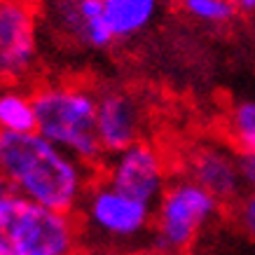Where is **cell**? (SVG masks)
I'll use <instances>...</instances> for the list:
<instances>
[{
    "mask_svg": "<svg viewBox=\"0 0 255 255\" xmlns=\"http://www.w3.org/2000/svg\"><path fill=\"white\" fill-rule=\"evenodd\" d=\"M0 169L16 197L66 213H78L87 190L96 180L92 166L38 131H0Z\"/></svg>",
    "mask_w": 255,
    "mask_h": 255,
    "instance_id": "cell-1",
    "label": "cell"
},
{
    "mask_svg": "<svg viewBox=\"0 0 255 255\" xmlns=\"http://www.w3.org/2000/svg\"><path fill=\"white\" fill-rule=\"evenodd\" d=\"M96 103L99 96L82 85L40 87L33 94L35 131L94 169L106 157L96 133Z\"/></svg>",
    "mask_w": 255,
    "mask_h": 255,
    "instance_id": "cell-2",
    "label": "cell"
},
{
    "mask_svg": "<svg viewBox=\"0 0 255 255\" xmlns=\"http://www.w3.org/2000/svg\"><path fill=\"white\" fill-rule=\"evenodd\" d=\"M78 223L82 239L92 246L122 251L136 246L152 230V206L96 178L80 204Z\"/></svg>",
    "mask_w": 255,
    "mask_h": 255,
    "instance_id": "cell-3",
    "label": "cell"
},
{
    "mask_svg": "<svg viewBox=\"0 0 255 255\" xmlns=\"http://www.w3.org/2000/svg\"><path fill=\"white\" fill-rule=\"evenodd\" d=\"M220 201L192 178L169 180L152 206V248L157 255H180L220 213Z\"/></svg>",
    "mask_w": 255,
    "mask_h": 255,
    "instance_id": "cell-4",
    "label": "cell"
},
{
    "mask_svg": "<svg viewBox=\"0 0 255 255\" xmlns=\"http://www.w3.org/2000/svg\"><path fill=\"white\" fill-rule=\"evenodd\" d=\"M0 227L12 255H73L82 244L75 213L38 206L16 194L0 206Z\"/></svg>",
    "mask_w": 255,
    "mask_h": 255,
    "instance_id": "cell-5",
    "label": "cell"
},
{
    "mask_svg": "<svg viewBox=\"0 0 255 255\" xmlns=\"http://www.w3.org/2000/svg\"><path fill=\"white\" fill-rule=\"evenodd\" d=\"M101 178L133 199L155 206L169 185V166L159 147L140 138L103 157Z\"/></svg>",
    "mask_w": 255,
    "mask_h": 255,
    "instance_id": "cell-6",
    "label": "cell"
},
{
    "mask_svg": "<svg viewBox=\"0 0 255 255\" xmlns=\"http://www.w3.org/2000/svg\"><path fill=\"white\" fill-rule=\"evenodd\" d=\"M38 59L33 0H0V80L26 78Z\"/></svg>",
    "mask_w": 255,
    "mask_h": 255,
    "instance_id": "cell-7",
    "label": "cell"
},
{
    "mask_svg": "<svg viewBox=\"0 0 255 255\" xmlns=\"http://www.w3.org/2000/svg\"><path fill=\"white\" fill-rule=\"evenodd\" d=\"M185 176L209 190L220 204H234L246 192L239 176V152L230 145L204 143L187 155Z\"/></svg>",
    "mask_w": 255,
    "mask_h": 255,
    "instance_id": "cell-8",
    "label": "cell"
},
{
    "mask_svg": "<svg viewBox=\"0 0 255 255\" xmlns=\"http://www.w3.org/2000/svg\"><path fill=\"white\" fill-rule=\"evenodd\" d=\"M143 108L129 92L106 89L96 103V133L106 155L140 140L143 133Z\"/></svg>",
    "mask_w": 255,
    "mask_h": 255,
    "instance_id": "cell-9",
    "label": "cell"
},
{
    "mask_svg": "<svg viewBox=\"0 0 255 255\" xmlns=\"http://www.w3.org/2000/svg\"><path fill=\"white\" fill-rule=\"evenodd\" d=\"M56 16L63 28H68L70 35L87 47L106 49L115 42L101 0H56Z\"/></svg>",
    "mask_w": 255,
    "mask_h": 255,
    "instance_id": "cell-10",
    "label": "cell"
},
{
    "mask_svg": "<svg viewBox=\"0 0 255 255\" xmlns=\"http://www.w3.org/2000/svg\"><path fill=\"white\" fill-rule=\"evenodd\" d=\"M159 0H103V16L110 31L120 38H133L155 21Z\"/></svg>",
    "mask_w": 255,
    "mask_h": 255,
    "instance_id": "cell-11",
    "label": "cell"
},
{
    "mask_svg": "<svg viewBox=\"0 0 255 255\" xmlns=\"http://www.w3.org/2000/svg\"><path fill=\"white\" fill-rule=\"evenodd\" d=\"M0 131L26 133L35 131V106L33 96L19 89H2L0 92Z\"/></svg>",
    "mask_w": 255,
    "mask_h": 255,
    "instance_id": "cell-12",
    "label": "cell"
},
{
    "mask_svg": "<svg viewBox=\"0 0 255 255\" xmlns=\"http://www.w3.org/2000/svg\"><path fill=\"white\" fill-rule=\"evenodd\" d=\"M227 136L234 150L255 152V99L237 101L227 115Z\"/></svg>",
    "mask_w": 255,
    "mask_h": 255,
    "instance_id": "cell-13",
    "label": "cell"
},
{
    "mask_svg": "<svg viewBox=\"0 0 255 255\" xmlns=\"http://www.w3.org/2000/svg\"><path fill=\"white\" fill-rule=\"evenodd\" d=\"M183 7L190 16L209 23L230 21L237 12V5L232 0H183Z\"/></svg>",
    "mask_w": 255,
    "mask_h": 255,
    "instance_id": "cell-14",
    "label": "cell"
},
{
    "mask_svg": "<svg viewBox=\"0 0 255 255\" xmlns=\"http://www.w3.org/2000/svg\"><path fill=\"white\" fill-rule=\"evenodd\" d=\"M234 220L241 232L255 241V190L244 192L234 201Z\"/></svg>",
    "mask_w": 255,
    "mask_h": 255,
    "instance_id": "cell-15",
    "label": "cell"
},
{
    "mask_svg": "<svg viewBox=\"0 0 255 255\" xmlns=\"http://www.w3.org/2000/svg\"><path fill=\"white\" fill-rule=\"evenodd\" d=\"M239 176L246 192L255 190V152H239Z\"/></svg>",
    "mask_w": 255,
    "mask_h": 255,
    "instance_id": "cell-16",
    "label": "cell"
},
{
    "mask_svg": "<svg viewBox=\"0 0 255 255\" xmlns=\"http://www.w3.org/2000/svg\"><path fill=\"white\" fill-rule=\"evenodd\" d=\"M12 194L14 192H12V187H9V183H7V176H5V171L0 169V206H2Z\"/></svg>",
    "mask_w": 255,
    "mask_h": 255,
    "instance_id": "cell-17",
    "label": "cell"
},
{
    "mask_svg": "<svg viewBox=\"0 0 255 255\" xmlns=\"http://www.w3.org/2000/svg\"><path fill=\"white\" fill-rule=\"evenodd\" d=\"M73 255H117V253H115V251H108V248L89 246V248H78Z\"/></svg>",
    "mask_w": 255,
    "mask_h": 255,
    "instance_id": "cell-18",
    "label": "cell"
},
{
    "mask_svg": "<svg viewBox=\"0 0 255 255\" xmlns=\"http://www.w3.org/2000/svg\"><path fill=\"white\" fill-rule=\"evenodd\" d=\"M241 12H255V0H232Z\"/></svg>",
    "mask_w": 255,
    "mask_h": 255,
    "instance_id": "cell-19",
    "label": "cell"
},
{
    "mask_svg": "<svg viewBox=\"0 0 255 255\" xmlns=\"http://www.w3.org/2000/svg\"><path fill=\"white\" fill-rule=\"evenodd\" d=\"M0 255H12V248H9V241L2 232V227H0Z\"/></svg>",
    "mask_w": 255,
    "mask_h": 255,
    "instance_id": "cell-20",
    "label": "cell"
},
{
    "mask_svg": "<svg viewBox=\"0 0 255 255\" xmlns=\"http://www.w3.org/2000/svg\"><path fill=\"white\" fill-rule=\"evenodd\" d=\"M140 255H152V253H140Z\"/></svg>",
    "mask_w": 255,
    "mask_h": 255,
    "instance_id": "cell-21",
    "label": "cell"
},
{
    "mask_svg": "<svg viewBox=\"0 0 255 255\" xmlns=\"http://www.w3.org/2000/svg\"><path fill=\"white\" fill-rule=\"evenodd\" d=\"M101 2H103V0H101Z\"/></svg>",
    "mask_w": 255,
    "mask_h": 255,
    "instance_id": "cell-22",
    "label": "cell"
}]
</instances>
